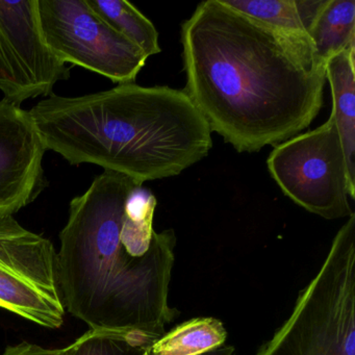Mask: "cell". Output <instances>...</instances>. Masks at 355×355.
<instances>
[{"label": "cell", "instance_id": "cell-8", "mask_svg": "<svg viewBox=\"0 0 355 355\" xmlns=\"http://www.w3.org/2000/svg\"><path fill=\"white\" fill-rule=\"evenodd\" d=\"M70 78V67L53 53L41 30L38 0H0V91L20 107L53 94Z\"/></svg>", "mask_w": 355, "mask_h": 355}, {"label": "cell", "instance_id": "cell-2", "mask_svg": "<svg viewBox=\"0 0 355 355\" xmlns=\"http://www.w3.org/2000/svg\"><path fill=\"white\" fill-rule=\"evenodd\" d=\"M157 198L134 180L103 171L74 197L60 234L58 269L66 311L90 329L163 336L170 306L173 230L153 228Z\"/></svg>", "mask_w": 355, "mask_h": 355}, {"label": "cell", "instance_id": "cell-17", "mask_svg": "<svg viewBox=\"0 0 355 355\" xmlns=\"http://www.w3.org/2000/svg\"><path fill=\"white\" fill-rule=\"evenodd\" d=\"M200 355H236V349L230 345H223L215 350L209 351V352L203 353Z\"/></svg>", "mask_w": 355, "mask_h": 355}, {"label": "cell", "instance_id": "cell-4", "mask_svg": "<svg viewBox=\"0 0 355 355\" xmlns=\"http://www.w3.org/2000/svg\"><path fill=\"white\" fill-rule=\"evenodd\" d=\"M257 355H355V214L288 319Z\"/></svg>", "mask_w": 355, "mask_h": 355}, {"label": "cell", "instance_id": "cell-1", "mask_svg": "<svg viewBox=\"0 0 355 355\" xmlns=\"http://www.w3.org/2000/svg\"><path fill=\"white\" fill-rule=\"evenodd\" d=\"M180 40L184 93L238 153L294 138L323 107L326 61L309 37L205 0L182 24Z\"/></svg>", "mask_w": 355, "mask_h": 355}, {"label": "cell", "instance_id": "cell-13", "mask_svg": "<svg viewBox=\"0 0 355 355\" xmlns=\"http://www.w3.org/2000/svg\"><path fill=\"white\" fill-rule=\"evenodd\" d=\"M87 5L116 32L139 47L147 58L161 53L153 22L126 0H86Z\"/></svg>", "mask_w": 355, "mask_h": 355}, {"label": "cell", "instance_id": "cell-10", "mask_svg": "<svg viewBox=\"0 0 355 355\" xmlns=\"http://www.w3.org/2000/svg\"><path fill=\"white\" fill-rule=\"evenodd\" d=\"M355 46L326 61V80L332 95V111L342 142L347 171L355 186Z\"/></svg>", "mask_w": 355, "mask_h": 355}, {"label": "cell", "instance_id": "cell-6", "mask_svg": "<svg viewBox=\"0 0 355 355\" xmlns=\"http://www.w3.org/2000/svg\"><path fill=\"white\" fill-rule=\"evenodd\" d=\"M38 11L45 41L64 63L118 85L134 84L146 65V55L103 21L86 0H38Z\"/></svg>", "mask_w": 355, "mask_h": 355}, {"label": "cell", "instance_id": "cell-11", "mask_svg": "<svg viewBox=\"0 0 355 355\" xmlns=\"http://www.w3.org/2000/svg\"><path fill=\"white\" fill-rule=\"evenodd\" d=\"M307 35L325 61L355 46L354 0H323Z\"/></svg>", "mask_w": 355, "mask_h": 355}, {"label": "cell", "instance_id": "cell-7", "mask_svg": "<svg viewBox=\"0 0 355 355\" xmlns=\"http://www.w3.org/2000/svg\"><path fill=\"white\" fill-rule=\"evenodd\" d=\"M0 307L49 329L66 313L55 245L13 216L0 218Z\"/></svg>", "mask_w": 355, "mask_h": 355}, {"label": "cell", "instance_id": "cell-9", "mask_svg": "<svg viewBox=\"0 0 355 355\" xmlns=\"http://www.w3.org/2000/svg\"><path fill=\"white\" fill-rule=\"evenodd\" d=\"M46 151L30 111L0 101V218L21 211L49 187Z\"/></svg>", "mask_w": 355, "mask_h": 355}, {"label": "cell", "instance_id": "cell-14", "mask_svg": "<svg viewBox=\"0 0 355 355\" xmlns=\"http://www.w3.org/2000/svg\"><path fill=\"white\" fill-rule=\"evenodd\" d=\"M157 338L139 330L90 329L70 345L68 355H149Z\"/></svg>", "mask_w": 355, "mask_h": 355}, {"label": "cell", "instance_id": "cell-15", "mask_svg": "<svg viewBox=\"0 0 355 355\" xmlns=\"http://www.w3.org/2000/svg\"><path fill=\"white\" fill-rule=\"evenodd\" d=\"M222 3L276 30L309 37L297 0H222Z\"/></svg>", "mask_w": 355, "mask_h": 355}, {"label": "cell", "instance_id": "cell-12", "mask_svg": "<svg viewBox=\"0 0 355 355\" xmlns=\"http://www.w3.org/2000/svg\"><path fill=\"white\" fill-rule=\"evenodd\" d=\"M226 338L227 331L220 320L195 318L157 338L149 355H200L223 346Z\"/></svg>", "mask_w": 355, "mask_h": 355}, {"label": "cell", "instance_id": "cell-3", "mask_svg": "<svg viewBox=\"0 0 355 355\" xmlns=\"http://www.w3.org/2000/svg\"><path fill=\"white\" fill-rule=\"evenodd\" d=\"M47 150L142 186L173 178L209 155L211 130L184 91L118 85L78 97L51 94L30 111Z\"/></svg>", "mask_w": 355, "mask_h": 355}, {"label": "cell", "instance_id": "cell-16", "mask_svg": "<svg viewBox=\"0 0 355 355\" xmlns=\"http://www.w3.org/2000/svg\"><path fill=\"white\" fill-rule=\"evenodd\" d=\"M70 345L65 348H43L32 343L22 342L20 344L9 346L1 355H68Z\"/></svg>", "mask_w": 355, "mask_h": 355}, {"label": "cell", "instance_id": "cell-5", "mask_svg": "<svg viewBox=\"0 0 355 355\" xmlns=\"http://www.w3.org/2000/svg\"><path fill=\"white\" fill-rule=\"evenodd\" d=\"M268 169L282 192L309 213L328 220L349 217L354 199L340 135L331 115L323 125L274 147Z\"/></svg>", "mask_w": 355, "mask_h": 355}]
</instances>
